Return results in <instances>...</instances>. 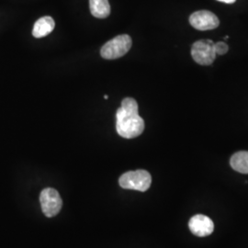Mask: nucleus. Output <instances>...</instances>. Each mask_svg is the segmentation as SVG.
<instances>
[{
	"label": "nucleus",
	"instance_id": "obj_4",
	"mask_svg": "<svg viewBox=\"0 0 248 248\" xmlns=\"http://www.w3.org/2000/svg\"><path fill=\"white\" fill-rule=\"evenodd\" d=\"M40 202L43 213L49 218L57 215L62 209V201L61 196L56 189L52 187L45 188L41 192Z\"/></svg>",
	"mask_w": 248,
	"mask_h": 248
},
{
	"label": "nucleus",
	"instance_id": "obj_6",
	"mask_svg": "<svg viewBox=\"0 0 248 248\" xmlns=\"http://www.w3.org/2000/svg\"><path fill=\"white\" fill-rule=\"evenodd\" d=\"M191 26L199 31H210L216 29L220 24V20L215 14L209 10L196 11L189 17Z\"/></svg>",
	"mask_w": 248,
	"mask_h": 248
},
{
	"label": "nucleus",
	"instance_id": "obj_8",
	"mask_svg": "<svg viewBox=\"0 0 248 248\" xmlns=\"http://www.w3.org/2000/svg\"><path fill=\"white\" fill-rule=\"evenodd\" d=\"M55 27V23L53 18L46 16L39 18L34 24L32 30V35L35 38H43L50 34Z\"/></svg>",
	"mask_w": 248,
	"mask_h": 248
},
{
	"label": "nucleus",
	"instance_id": "obj_7",
	"mask_svg": "<svg viewBox=\"0 0 248 248\" xmlns=\"http://www.w3.org/2000/svg\"><path fill=\"white\" fill-rule=\"evenodd\" d=\"M188 227L191 232L199 237L208 236L212 234L214 230V224L212 219L202 214L193 216L188 222Z\"/></svg>",
	"mask_w": 248,
	"mask_h": 248
},
{
	"label": "nucleus",
	"instance_id": "obj_9",
	"mask_svg": "<svg viewBox=\"0 0 248 248\" xmlns=\"http://www.w3.org/2000/svg\"><path fill=\"white\" fill-rule=\"evenodd\" d=\"M231 167L236 172L248 174V152L240 151L232 155L230 160Z\"/></svg>",
	"mask_w": 248,
	"mask_h": 248
},
{
	"label": "nucleus",
	"instance_id": "obj_11",
	"mask_svg": "<svg viewBox=\"0 0 248 248\" xmlns=\"http://www.w3.org/2000/svg\"><path fill=\"white\" fill-rule=\"evenodd\" d=\"M214 49H215L216 55H223L228 52L229 47L224 42H218L214 44Z\"/></svg>",
	"mask_w": 248,
	"mask_h": 248
},
{
	"label": "nucleus",
	"instance_id": "obj_10",
	"mask_svg": "<svg viewBox=\"0 0 248 248\" xmlns=\"http://www.w3.org/2000/svg\"><path fill=\"white\" fill-rule=\"evenodd\" d=\"M91 14L98 18H105L110 14L108 0H89Z\"/></svg>",
	"mask_w": 248,
	"mask_h": 248
},
{
	"label": "nucleus",
	"instance_id": "obj_3",
	"mask_svg": "<svg viewBox=\"0 0 248 248\" xmlns=\"http://www.w3.org/2000/svg\"><path fill=\"white\" fill-rule=\"evenodd\" d=\"M133 42L130 36L127 34L117 36L103 45L100 53L103 58L108 60L118 59L130 51Z\"/></svg>",
	"mask_w": 248,
	"mask_h": 248
},
{
	"label": "nucleus",
	"instance_id": "obj_2",
	"mask_svg": "<svg viewBox=\"0 0 248 248\" xmlns=\"http://www.w3.org/2000/svg\"><path fill=\"white\" fill-rule=\"evenodd\" d=\"M152 177L146 170L129 171L122 175L119 184L125 189H133L138 191H146L151 186Z\"/></svg>",
	"mask_w": 248,
	"mask_h": 248
},
{
	"label": "nucleus",
	"instance_id": "obj_1",
	"mask_svg": "<svg viewBox=\"0 0 248 248\" xmlns=\"http://www.w3.org/2000/svg\"><path fill=\"white\" fill-rule=\"evenodd\" d=\"M116 118L117 133L124 138L133 139L141 135L144 130V122L138 113V103L133 98H124Z\"/></svg>",
	"mask_w": 248,
	"mask_h": 248
},
{
	"label": "nucleus",
	"instance_id": "obj_5",
	"mask_svg": "<svg viewBox=\"0 0 248 248\" xmlns=\"http://www.w3.org/2000/svg\"><path fill=\"white\" fill-rule=\"evenodd\" d=\"M214 44L212 40L197 41L191 47V55L196 62L202 65H210L216 57Z\"/></svg>",
	"mask_w": 248,
	"mask_h": 248
},
{
	"label": "nucleus",
	"instance_id": "obj_12",
	"mask_svg": "<svg viewBox=\"0 0 248 248\" xmlns=\"http://www.w3.org/2000/svg\"><path fill=\"white\" fill-rule=\"evenodd\" d=\"M218 1L222 2V3H226V4H232V3H234L236 0H218Z\"/></svg>",
	"mask_w": 248,
	"mask_h": 248
},
{
	"label": "nucleus",
	"instance_id": "obj_14",
	"mask_svg": "<svg viewBox=\"0 0 248 248\" xmlns=\"http://www.w3.org/2000/svg\"><path fill=\"white\" fill-rule=\"evenodd\" d=\"M104 98H105V99H108V95H105V96H104Z\"/></svg>",
	"mask_w": 248,
	"mask_h": 248
},
{
	"label": "nucleus",
	"instance_id": "obj_13",
	"mask_svg": "<svg viewBox=\"0 0 248 248\" xmlns=\"http://www.w3.org/2000/svg\"><path fill=\"white\" fill-rule=\"evenodd\" d=\"M223 39H224V40H228V39H229V36H224Z\"/></svg>",
	"mask_w": 248,
	"mask_h": 248
}]
</instances>
